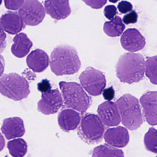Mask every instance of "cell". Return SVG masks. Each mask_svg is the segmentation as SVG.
Returning <instances> with one entry per match:
<instances>
[{"label": "cell", "mask_w": 157, "mask_h": 157, "mask_svg": "<svg viewBox=\"0 0 157 157\" xmlns=\"http://www.w3.org/2000/svg\"><path fill=\"white\" fill-rule=\"evenodd\" d=\"M97 113L99 117L106 126H118L121 121L119 107L113 101H105L100 104L98 108Z\"/></svg>", "instance_id": "cell-10"}, {"label": "cell", "mask_w": 157, "mask_h": 157, "mask_svg": "<svg viewBox=\"0 0 157 157\" xmlns=\"http://www.w3.org/2000/svg\"><path fill=\"white\" fill-rule=\"evenodd\" d=\"M1 151H2L3 148L5 146L4 138L3 136H2V135H1Z\"/></svg>", "instance_id": "cell-32"}, {"label": "cell", "mask_w": 157, "mask_h": 157, "mask_svg": "<svg viewBox=\"0 0 157 157\" xmlns=\"http://www.w3.org/2000/svg\"><path fill=\"white\" fill-rule=\"evenodd\" d=\"M122 124L131 131L140 128L143 123V116L137 98L130 94L123 95L117 101Z\"/></svg>", "instance_id": "cell-3"}, {"label": "cell", "mask_w": 157, "mask_h": 157, "mask_svg": "<svg viewBox=\"0 0 157 157\" xmlns=\"http://www.w3.org/2000/svg\"><path fill=\"white\" fill-rule=\"evenodd\" d=\"M145 119L148 124L157 125V91H149L140 98Z\"/></svg>", "instance_id": "cell-12"}, {"label": "cell", "mask_w": 157, "mask_h": 157, "mask_svg": "<svg viewBox=\"0 0 157 157\" xmlns=\"http://www.w3.org/2000/svg\"><path fill=\"white\" fill-rule=\"evenodd\" d=\"M104 138L108 145L123 148L128 145L130 135L126 128L120 126L108 129L104 134Z\"/></svg>", "instance_id": "cell-13"}, {"label": "cell", "mask_w": 157, "mask_h": 157, "mask_svg": "<svg viewBox=\"0 0 157 157\" xmlns=\"http://www.w3.org/2000/svg\"><path fill=\"white\" fill-rule=\"evenodd\" d=\"M104 14L105 17L110 20L114 19L118 14L117 8L116 6L112 5L107 6L104 8Z\"/></svg>", "instance_id": "cell-26"}, {"label": "cell", "mask_w": 157, "mask_h": 157, "mask_svg": "<svg viewBox=\"0 0 157 157\" xmlns=\"http://www.w3.org/2000/svg\"><path fill=\"white\" fill-rule=\"evenodd\" d=\"M144 143L147 150L157 154V130L153 127L149 128L145 135Z\"/></svg>", "instance_id": "cell-24"}, {"label": "cell", "mask_w": 157, "mask_h": 157, "mask_svg": "<svg viewBox=\"0 0 157 157\" xmlns=\"http://www.w3.org/2000/svg\"><path fill=\"white\" fill-rule=\"evenodd\" d=\"M138 15L135 11H132L131 12L125 15L123 18V22L125 25L135 24L138 20Z\"/></svg>", "instance_id": "cell-27"}, {"label": "cell", "mask_w": 157, "mask_h": 157, "mask_svg": "<svg viewBox=\"0 0 157 157\" xmlns=\"http://www.w3.org/2000/svg\"><path fill=\"white\" fill-rule=\"evenodd\" d=\"M156 1H157V0H156Z\"/></svg>", "instance_id": "cell-34"}, {"label": "cell", "mask_w": 157, "mask_h": 157, "mask_svg": "<svg viewBox=\"0 0 157 157\" xmlns=\"http://www.w3.org/2000/svg\"><path fill=\"white\" fill-rule=\"evenodd\" d=\"M25 2V0H4L6 8L13 11L19 10Z\"/></svg>", "instance_id": "cell-25"}, {"label": "cell", "mask_w": 157, "mask_h": 157, "mask_svg": "<svg viewBox=\"0 0 157 157\" xmlns=\"http://www.w3.org/2000/svg\"><path fill=\"white\" fill-rule=\"evenodd\" d=\"M117 7L120 13L122 14L130 13L132 11L133 8L132 4L130 2L126 1H123L120 2Z\"/></svg>", "instance_id": "cell-28"}, {"label": "cell", "mask_w": 157, "mask_h": 157, "mask_svg": "<svg viewBox=\"0 0 157 157\" xmlns=\"http://www.w3.org/2000/svg\"><path fill=\"white\" fill-rule=\"evenodd\" d=\"M104 99L108 101L112 100L115 97V91L112 86L105 89L102 92Z\"/></svg>", "instance_id": "cell-31"}, {"label": "cell", "mask_w": 157, "mask_h": 157, "mask_svg": "<svg viewBox=\"0 0 157 157\" xmlns=\"http://www.w3.org/2000/svg\"><path fill=\"white\" fill-rule=\"evenodd\" d=\"M49 58L42 50H35L27 57L26 63L29 69L34 72H42L46 70L49 63Z\"/></svg>", "instance_id": "cell-18"}, {"label": "cell", "mask_w": 157, "mask_h": 157, "mask_svg": "<svg viewBox=\"0 0 157 157\" xmlns=\"http://www.w3.org/2000/svg\"><path fill=\"white\" fill-rule=\"evenodd\" d=\"M81 121L80 113L73 109H64L58 115V124L60 128L65 132L76 130Z\"/></svg>", "instance_id": "cell-17"}, {"label": "cell", "mask_w": 157, "mask_h": 157, "mask_svg": "<svg viewBox=\"0 0 157 157\" xmlns=\"http://www.w3.org/2000/svg\"><path fill=\"white\" fill-rule=\"evenodd\" d=\"M63 103L61 94L58 89L51 90L42 93L41 98L37 103V110L45 115L58 112Z\"/></svg>", "instance_id": "cell-9"}, {"label": "cell", "mask_w": 157, "mask_h": 157, "mask_svg": "<svg viewBox=\"0 0 157 157\" xmlns=\"http://www.w3.org/2000/svg\"><path fill=\"white\" fill-rule=\"evenodd\" d=\"M1 28L11 35H16L26 27L23 19L16 12H7L1 17Z\"/></svg>", "instance_id": "cell-16"}, {"label": "cell", "mask_w": 157, "mask_h": 157, "mask_svg": "<svg viewBox=\"0 0 157 157\" xmlns=\"http://www.w3.org/2000/svg\"><path fill=\"white\" fill-rule=\"evenodd\" d=\"M105 127L99 116L92 113L85 114L81 119L78 135L88 144H98L104 137Z\"/></svg>", "instance_id": "cell-6"}, {"label": "cell", "mask_w": 157, "mask_h": 157, "mask_svg": "<svg viewBox=\"0 0 157 157\" xmlns=\"http://www.w3.org/2000/svg\"><path fill=\"white\" fill-rule=\"evenodd\" d=\"M9 154L13 157H23L27 152V144L22 138H17L7 143Z\"/></svg>", "instance_id": "cell-22"}, {"label": "cell", "mask_w": 157, "mask_h": 157, "mask_svg": "<svg viewBox=\"0 0 157 157\" xmlns=\"http://www.w3.org/2000/svg\"><path fill=\"white\" fill-rule=\"evenodd\" d=\"M14 44L11 47V52L17 58L26 57L33 46L32 41L24 33L17 34L13 39Z\"/></svg>", "instance_id": "cell-19"}, {"label": "cell", "mask_w": 157, "mask_h": 157, "mask_svg": "<svg viewBox=\"0 0 157 157\" xmlns=\"http://www.w3.org/2000/svg\"><path fill=\"white\" fill-rule=\"evenodd\" d=\"M1 130L7 140L22 137L26 132L23 120L18 117L3 120Z\"/></svg>", "instance_id": "cell-15"}, {"label": "cell", "mask_w": 157, "mask_h": 157, "mask_svg": "<svg viewBox=\"0 0 157 157\" xmlns=\"http://www.w3.org/2000/svg\"><path fill=\"white\" fill-rule=\"evenodd\" d=\"M0 92L5 97L17 101L27 98L30 90L28 82L24 77L12 73L1 76Z\"/></svg>", "instance_id": "cell-5"}, {"label": "cell", "mask_w": 157, "mask_h": 157, "mask_svg": "<svg viewBox=\"0 0 157 157\" xmlns=\"http://www.w3.org/2000/svg\"><path fill=\"white\" fill-rule=\"evenodd\" d=\"M82 86L90 95L98 96L103 92L106 86L104 74L92 67H88L79 76Z\"/></svg>", "instance_id": "cell-7"}, {"label": "cell", "mask_w": 157, "mask_h": 157, "mask_svg": "<svg viewBox=\"0 0 157 157\" xmlns=\"http://www.w3.org/2000/svg\"><path fill=\"white\" fill-rule=\"evenodd\" d=\"M51 86L49 80L47 79H43L41 82L37 84V89L42 93L47 92L51 90Z\"/></svg>", "instance_id": "cell-30"}, {"label": "cell", "mask_w": 157, "mask_h": 157, "mask_svg": "<svg viewBox=\"0 0 157 157\" xmlns=\"http://www.w3.org/2000/svg\"><path fill=\"white\" fill-rule=\"evenodd\" d=\"M120 1V0H109L110 2L112 3H117L118 1Z\"/></svg>", "instance_id": "cell-33"}, {"label": "cell", "mask_w": 157, "mask_h": 157, "mask_svg": "<svg viewBox=\"0 0 157 157\" xmlns=\"http://www.w3.org/2000/svg\"><path fill=\"white\" fill-rule=\"evenodd\" d=\"M45 9L38 0H26L18 13L27 25L37 26L43 21Z\"/></svg>", "instance_id": "cell-8"}, {"label": "cell", "mask_w": 157, "mask_h": 157, "mask_svg": "<svg viewBox=\"0 0 157 157\" xmlns=\"http://www.w3.org/2000/svg\"><path fill=\"white\" fill-rule=\"evenodd\" d=\"M120 42L123 48L131 52L142 50L146 44L144 37L135 28L128 29L124 32Z\"/></svg>", "instance_id": "cell-11"}, {"label": "cell", "mask_w": 157, "mask_h": 157, "mask_svg": "<svg viewBox=\"0 0 157 157\" xmlns=\"http://www.w3.org/2000/svg\"><path fill=\"white\" fill-rule=\"evenodd\" d=\"M145 74L150 82L157 85V56L148 57L145 62Z\"/></svg>", "instance_id": "cell-23"}, {"label": "cell", "mask_w": 157, "mask_h": 157, "mask_svg": "<svg viewBox=\"0 0 157 157\" xmlns=\"http://www.w3.org/2000/svg\"><path fill=\"white\" fill-rule=\"evenodd\" d=\"M92 157H124V155L121 149L106 144L95 147L92 151Z\"/></svg>", "instance_id": "cell-21"}, {"label": "cell", "mask_w": 157, "mask_h": 157, "mask_svg": "<svg viewBox=\"0 0 157 157\" xmlns=\"http://www.w3.org/2000/svg\"><path fill=\"white\" fill-rule=\"evenodd\" d=\"M125 29V25L119 16H116L112 20L105 22L103 26V30L105 34L111 37L120 36Z\"/></svg>", "instance_id": "cell-20"}, {"label": "cell", "mask_w": 157, "mask_h": 157, "mask_svg": "<svg viewBox=\"0 0 157 157\" xmlns=\"http://www.w3.org/2000/svg\"><path fill=\"white\" fill-rule=\"evenodd\" d=\"M144 58L140 53H126L122 55L116 66L117 77L123 83L139 82L144 77Z\"/></svg>", "instance_id": "cell-2"}, {"label": "cell", "mask_w": 157, "mask_h": 157, "mask_svg": "<svg viewBox=\"0 0 157 157\" xmlns=\"http://www.w3.org/2000/svg\"><path fill=\"white\" fill-rule=\"evenodd\" d=\"M59 86L67 108L82 113L87 110L91 100L82 86L76 82L65 81L60 82Z\"/></svg>", "instance_id": "cell-4"}, {"label": "cell", "mask_w": 157, "mask_h": 157, "mask_svg": "<svg viewBox=\"0 0 157 157\" xmlns=\"http://www.w3.org/2000/svg\"><path fill=\"white\" fill-rule=\"evenodd\" d=\"M87 5L93 9L102 8L107 2V0H82Z\"/></svg>", "instance_id": "cell-29"}, {"label": "cell", "mask_w": 157, "mask_h": 157, "mask_svg": "<svg viewBox=\"0 0 157 157\" xmlns=\"http://www.w3.org/2000/svg\"><path fill=\"white\" fill-rule=\"evenodd\" d=\"M46 13L55 20L64 19L71 13L69 0H45Z\"/></svg>", "instance_id": "cell-14"}, {"label": "cell", "mask_w": 157, "mask_h": 157, "mask_svg": "<svg viewBox=\"0 0 157 157\" xmlns=\"http://www.w3.org/2000/svg\"><path fill=\"white\" fill-rule=\"evenodd\" d=\"M157 157V156H156V157Z\"/></svg>", "instance_id": "cell-35"}, {"label": "cell", "mask_w": 157, "mask_h": 157, "mask_svg": "<svg viewBox=\"0 0 157 157\" xmlns=\"http://www.w3.org/2000/svg\"><path fill=\"white\" fill-rule=\"evenodd\" d=\"M50 63L52 71L57 76L74 74L81 65L75 49L67 45H61L53 49Z\"/></svg>", "instance_id": "cell-1"}]
</instances>
